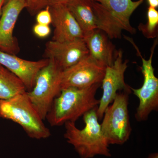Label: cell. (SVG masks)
<instances>
[{
    "label": "cell",
    "mask_w": 158,
    "mask_h": 158,
    "mask_svg": "<svg viewBox=\"0 0 158 158\" xmlns=\"http://www.w3.org/2000/svg\"><path fill=\"white\" fill-rule=\"evenodd\" d=\"M149 7L156 9L158 7V0H147Z\"/></svg>",
    "instance_id": "7402d4cb"
},
{
    "label": "cell",
    "mask_w": 158,
    "mask_h": 158,
    "mask_svg": "<svg viewBox=\"0 0 158 158\" xmlns=\"http://www.w3.org/2000/svg\"><path fill=\"white\" fill-rule=\"evenodd\" d=\"M146 158H158V153L157 152L152 153L148 155Z\"/></svg>",
    "instance_id": "603a6c76"
},
{
    "label": "cell",
    "mask_w": 158,
    "mask_h": 158,
    "mask_svg": "<svg viewBox=\"0 0 158 158\" xmlns=\"http://www.w3.org/2000/svg\"><path fill=\"white\" fill-rule=\"evenodd\" d=\"M33 32L36 36L39 38H44L48 37L51 32L49 26L36 24L33 27Z\"/></svg>",
    "instance_id": "ffe728a7"
},
{
    "label": "cell",
    "mask_w": 158,
    "mask_h": 158,
    "mask_svg": "<svg viewBox=\"0 0 158 158\" xmlns=\"http://www.w3.org/2000/svg\"><path fill=\"white\" fill-rule=\"evenodd\" d=\"M27 7L32 14L38 13L48 6V0H25Z\"/></svg>",
    "instance_id": "ac0fdd59"
},
{
    "label": "cell",
    "mask_w": 158,
    "mask_h": 158,
    "mask_svg": "<svg viewBox=\"0 0 158 158\" xmlns=\"http://www.w3.org/2000/svg\"><path fill=\"white\" fill-rule=\"evenodd\" d=\"M106 68L88 55L71 67L62 71L61 90L68 87L85 88L101 84Z\"/></svg>",
    "instance_id": "9c48e42d"
},
{
    "label": "cell",
    "mask_w": 158,
    "mask_h": 158,
    "mask_svg": "<svg viewBox=\"0 0 158 158\" xmlns=\"http://www.w3.org/2000/svg\"><path fill=\"white\" fill-rule=\"evenodd\" d=\"M37 74L32 90L27 91L31 104L45 120L54 99L61 92L62 71L52 59Z\"/></svg>",
    "instance_id": "5b68a950"
},
{
    "label": "cell",
    "mask_w": 158,
    "mask_h": 158,
    "mask_svg": "<svg viewBox=\"0 0 158 158\" xmlns=\"http://www.w3.org/2000/svg\"><path fill=\"white\" fill-rule=\"evenodd\" d=\"M26 7L25 0H8L3 6L0 17V50L13 55L18 52L13 31L20 14Z\"/></svg>",
    "instance_id": "8fae6325"
},
{
    "label": "cell",
    "mask_w": 158,
    "mask_h": 158,
    "mask_svg": "<svg viewBox=\"0 0 158 158\" xmlns=\"http://www.w3.org/2000/svg\"><path fill=\"white\" fill-rule=\"evenodd\" d=\"M158 11L156 9L148 7L147 11V22L140 24L138 29L148 39H152L157 36Z\"/></svg>",
    "instance_id": "e0dca14e"
},
{
    "label": "cell",
    "mask_w": 158,
    "mask_h": 158,
    "mask_svg": "<svg viewBox=\"0 0 158 158\" xmlns=\"http://www.w3.org/2000/svg\"><path fill=\"white\" fill-rule=\"evenodd\" d=\"M0 117L19 125L32 139L41 140L51 136L49 129L31 104L27 91L0 100Z\"/></svg>",
    "instance_id": "277c9868"
},
{
    "label": "cell",
    "mask_w": 158,
    "mask_h": 158,
    "mask_svg": "<svg viewBox=\"0 0 158 158\" xmlns=\"http://www.w3.org/2000/svg\"><path fill=\"white\" fill-rule=\"evenodd\" d=\"M88 55L89 51L84 38L63 42L52 40L45 45L46 58L52 60L62 71L71 67Z\"/></svg>",
    "instance_id": "30bf717a"
},
{
    "label": "cell",
    "mask_w": 158,
    "mask_h": 158,
    "mask_svg": "<svg viewBox=\"0 0 158 158\" xmlns=\"http://www.w3.org/2000/svg\"><path fill=\"white\" fill-rule=\"evenodd\" d=\"M130 94L118 91L105 111L101 126L109 145H122L129 139L132 132L128 110Z\"/></svg>",
    "instance_id": "8992f818"
},
{
    "label": "cell",
    "mask_w": 158,
    "mask_h": 158,
    "mask_svg": "<svg viewBox=\"0 0 158 158\" xmlns=\"http://www.w3.org/2000/svg\"><path fill=\"white\" fill-rule=\"evenodd\" d=\"M123 57L122 51L119 50L113 65L106 68L101 84L102 95L96 110L98 119L102 118L105 110L113 102L118 91L131 93V87L125 83L124 80L128 60L123 61Z\"/></svg>",
    "instance_id": "ba28073f"
},
{
    "label": "cell",
    "mask_w": 158,
    "mask_h": 158,
    "mask_svg": "<svg viewBox=\"0 0 158 158\" xmlns=\"http://www.w3.org/2000/svg\"><path fill=\"white\" fill-rule=\"evenodd\" d=\"M101 85L63 88L54 99L45 119L52 127L60 126L67 122L75 123L88 111L98 108L99 100L95 94Z\"/></svg>",
    "instance_id": "6da1fadb"
},
{
    "label": "cell",
    "mask_w": 158,
    "mask_h": 158,
    "mask_svg": "<svg viewBox=\"0 0 158 158\" xmlns=\"http://www.w3.org/2000/svg\"><path fill=\"white\" fill-rule=\"evenodd\" d=\"M93 0H71L66 6L84 33L98 29L97 19L94 10Z\"/></svg>",
    "instance_id": "9a60e30c"
},
{
    "label": "cell",
    "mask_w": 158,
    "mask_h": 158,
    "mask_svg": "<svg viewBox=\"0 0 158 158\" xmlns=\"http://www.w3.org/2000/svg\"><path fill=\"white\" fill-rule=\"evenodd\" d=\"M49 8L55 28L52 40L63 42L84 38V32L66 5H54Z\"/></svg>",
    "instance_id": "4fadbf2b"
},
{
    "label": "cell",
    "mask_w": 158,
    "mask_h": 158,
    "mask_svg": "<svg viewBox=\"0 0 158 158\" xmlns=\"http://www.w3.org/2000/svg\"><path fill=\"white\" fill-rule=\"evenodd\" d=\"M37 23L49 25L52 24V17L49 6H47L44 9L40 10L37 13L36 16Z\"/></svg>",
    "instance_id": "d6986e66"
},
{
    "label": "cell",
    "mask_w": 158,
    "mask_h": 158,
    "mask_svg": "<svg viewBox=\"0 0 158 158\" xmlns=\"http://www.w3.org/2000/svg\"><path fill=\"white\" fill-rule=\"evenodd\" d=\"M157 44V39L152 48L150 56L146 60L133 44L142 60L141 70L144 77L143 84L141 88L135 89L131 87L132 92L139 100L135 114V118L138 122L146 121L152 111H157L158 110V79L155 75L152 65L153 56Z\"/></svg>",
    "instance_id": "52a82bcc"
},
{
    "label": "cell",
    "mask_w": 158,
    "mask_h": 158,
    "mask_svg": "<svg viewBox=\"0 0 158 158\" xmlns=\"http://www.w3.org/2000/svg\"><path fill=\"white\" fill-rule=\"evenodd\" d=\"M144 1L93 0L92 5L98 29L111 39L121 38L123 31L135 34L136 29L131 25L130 17Z\"/></svg>",
    "instance_id": "3957f363"
},
{
    "label": "cell",
    "mask_w": 158,
    "mask_h": 158,
    "mask_svg": "<svg viewBox=\"0 0 158 158\" xmlns=\"http://www.w3.org/2000/svg\"><path fill=\"white\" fill-rule=\"evenodd\" d=\"M97 109L83 115L85 126L82 129L78 128L75 122H67L64 124V138L81 158H92L98 155L111 156L109 144L98 122Z\"/></svg>",
    "instance_id": "7a4b0ae2"
},
{
    "label": "cell",
    "mask_w": 158,
    "mask_h": 158,
    "mask_svg": "<svg viewBox=\"0 0 158 158\" xmlns=\"http://www.w3.org/2000/svg\"><path fill=\"white\" fill-rule=\"evenodd\" d=\"M26 91L22 81L0 64V100L8 99Z\"/></svg>",
    "instance_id": "2e32d148"
},
{
    "label": "cell",
    "mask_w": 158,
    "mask_h": 158,
    "mask_svg": "<svg viewBox=\"0 0 158 158\" xmlns=\"http://www.w3.org/2000/svg\"><path fill=\"white\" fill-rule=\"evenodd\" d=\"M71 0H48V6L56 5H66Z\"/></svg>",
    "instance_id": "44dd1931"
},
{
    "label": "cell",
    "mask_w": 158,
    "mask_h": 158,
    "mask_svg": "<svg viewBox=\"0 0 158 158\" xmlns=\"http://www.w3.org/2000/svg\"><path fill=\"white\" fill-rule=\"evenodd\" d=\"M6 1V0H0V16H1V13H2V9Z\"/></svg>",
    "instance_id": "cb8c5ba5"
},
{
    "label": "cell",
    "mask_w": 158,
    "mask_h": 158,
    "mask_svg": "<svg viewBox=\"0 0 158 158\" xmlns=\"http://www.w3.org/2000/svg\"><path fill=\"white\" fill-rule=\"evenodd\" d=\"M106 34L102 30L94 29L85 34L84 40L92 59L106 67L113 65L116 56L115 46Z\"/></svg>",
    "instance_id": "5bb4252c"
},
{
    "label": "cell",
    "mask_w": 158,
    "mask_h": 158,
    "mask_svg": "<svg viewBox=\"0 0 158 158\" xmlns=\"http://www.w3.org/2000/svg\"><path fill=\"white\" fill-rule=\"evenodd\" d=\"M49 59L37 61L21 59L15 55L0 50V64L15 75L22 81L27 91L32 90L37 74L47 65Z\"/></svg>",
    "instance_id": "7c38bea8"
}]
</instances>
